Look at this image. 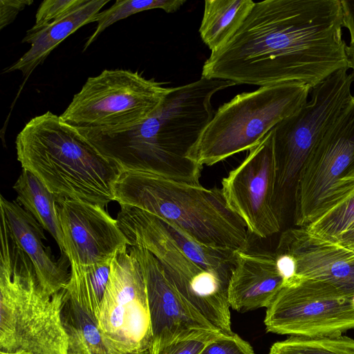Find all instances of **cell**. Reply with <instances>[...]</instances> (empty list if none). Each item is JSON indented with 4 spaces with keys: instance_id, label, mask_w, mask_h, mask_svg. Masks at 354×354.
<instances>
[{
    "instance_id": "6da1fadb",
    "label": "cell",
    "mask_w": 354,
    "mask_h": 354,
    "mask_svg": "<svg viewBox=\"0 0 354 354\" xmlns=\"http://www.w3.org/2000/svg\"><path fill=\"white\" fill-rule=\"evenodd\" d=\"M340 0L257 2L228 43L211 53L202 77L267 86L311 88L348 68Z\"/></svg>"
},
{
    "instance_id": "7a4b0ae2",
    "label": "cell",
    "mask_w": 354,
    "mask_h": 354,
    "mask_svg": "<svg viewBox=\"0 0 354 354\" xmlns=\"http://www.w3.org/2000/svg\"><path fill=\"white\" fill-rule=\"evenodd\" d=\"M234 85L201 76L171 88L159 108L129 131L110 135L80 132L122 171L149 173L199 185L203 167L188 154L214 114L213 95Z\"/></svg>"
},
{
    "instance_id": "3957f363",
    "label": "cell",
    "mask_w": 354,
    "mask_h": 354,
    "mask_svg": "<svg viewBox=\"0 0 354 354\" xmlns=\"http://www.w3.org/2000/svg\"><path fill=\"white\" fill-rule=\"evenodd\" d=\"M17 159L57 196L104 208L115 201L120 169L52 112L29 120L16 138Z\"/></svg>"
},
{
    "instance_id": "277c9868",
    "label": "cell",
    "mask_w": 354,
    "mask_h": 354,
    "mask_svg": "<svg viewBox=\"0 0 354 354\" xmlns=\"http://www.w3.org/2000/svg\"><path fill=\"white\" fill-rule=\"evenodd\" d=\"M115 201L155 216L205 245L247 251L249 231L227 205L221 188L122 171L113 185Z\"/></svg>"
},
{
    "instance_id": "5b68a950",
    "label": "cell",
    "mask_w": 354,
    "mask_h": 354,
    "mask_svg": "<svg viewBox=\"0 0 354 354\" xmlns=\"http://www.w3.org/2000/svg\"><path fill=\"white\" fill-rule=\"evenodd\" d=\"M64 295V288L45 294L24 250L11 234L1 236L0 352L68 354Z\"/></svg>"
},
{
    "instance_id": "8992f818",
    "label": "cell",
    "mask_w": 354,
    "mask_h": 354,
    "mask_svg": "<svg viewBox=\"0 0 354 354\" xmlns=\"http://www.w3.org/2000/svg\"><path fill=\"white\" fill-rule=\"evenodd\" d=\"M311 87L299 83L261 86L236 95L221 105L188 157L212 166L256 147L281 120L308 101Z\"/></svg>"
},
{
    "instance_id": "52a82bcc",
    "label": "cell",
    "mask_w": 354,
    "mask_h": 354,
    "mask_svg": "<svg viewBox=\"0 0 354 354\" xmlns=\"http://www.w3.org/2000/svg\"><path fill=\"white\" fill-rule=\"evenodd\" d=\"M118 225L131 246L149 250L159 261L182 296L210 324L232 334L229 282L202 268L186 256L155 216L127 205H120Z\"/></svg>"
},
{
    "instance_id": "ba28073f",
    "label": "cell",
    "mask_w": 354,
    "mask_h": 354,
    "mask_svg": "<svg viewBox=\"0 0 354 354\" xmlns=\"http://www.w3.org/2000/svg\"><path fill=\"white\" fill-rule=\"evenodd\" d=\"M170 89L138 71L106 69L87 79L60 117L80 131L122 133L148 119Z\"/></svg>"
},
{
    "instance_id": "9c48e42d",
    "label": "cell",
    "mask_w": 354,
    "mask_h": 354,
    "mask_svg": "<svg viewBox=\"0 0 354 354\" xmlns=\"http://www.w3.org/2000/svg\"><path fill=\"white\" fill-rule=\"evenodd\" d=\"M339 69L312 89V97L298 111L273 129L277 166L275 207L282 219L300 172L324 132L350 103L353 73Z\"/></svg>"
},
{
    "instance_id": "30bf717a",
    "label": "cell",
    "mask_w": 354,
    "mask_h": 354,
    "mask_svg": "<svg viewBox=\"0 0 354 354\" xmlns=\"http://www.w3.org/2000/svg\"><path fill=\"white\" fill-rule=\"evenodd\" d=\"M128 248L112 259L97 325L109 354H148L152 330L146 283Z\"/></svg>"
},
{
    "instance_id": "8fae6325",
    "label": "cell",
    "mask_w": 354,
    "mask_h": 354,
    "mask_svg": "<svg viewBox=\"0 0 354 354\" xmlns=\"http://www.w3.org/2000/svg\"><path fill=\"white\" fill-rule=\"evenodd\" d=\"M352 299L328 283L297 275L266 308V330L305 337L343 335L354 329Z\"/></svg>"
},
{
    "instance_id": "7c38bea8",
    "label": "cell",
    "mask_w": 354,
    "mask_h": 354,
    "mask_svg": "<svg viewBox=\"0 0 354 354\" xmlns=\"http://www.w3.org/2000/svg\"><path fill=\"white\" fill-rule=\"evenodd\" d=\"M354 174V95L318 140L302 168L294 194V223L306 227L342 178Z\"/></svg>"
},
{
    "instance_id": "4fadbf2b",
    "label": "cell",
    "mask_w": 354,
    "mask_h": 354,
    "mask_svg": "<svg viewBox=\"0 0 354 354\" xmlns=\"http://www.w3.org/2000/svg\"><path fill=\"white\" fill-rule=\"evenodd\" d=\"M277 166L272 129L221 181L230 207L250 234L267 238L279 232L282 220L275 207Z\"/></svg>"
},
{
    "instance_id": "5bb4252c",
    "label": "cell",
    "mask_w": 354,
    "mask_h": 354,
    "mask_svg": "<svg viewBox=\"0 0 354 354\" xmlns=\"http://www.w3.org/2000/svg\"><path fill=\"white\" fill-rule=\"evenodd\" d=\"M128 250L138 261L146 283L152 330L148 354L198 333L221 332L182 296L149 250L131 245Z\"/></svg>"
},
{
    "instance_id": "9a60e30c",
    "label": "cell",
    "mask_w": 354,
    "mask_h": 354,
    "mask_svg": "<svg viewBox=\"0 0 354 354\" xmlns=\"http://www.w3.org/2000/svg\"><path fill=\"white\" fill-rule=\"evenodd\" d=\"M64 253L71 265L90 266L111 259L129 242L118 221L98 205L57 196Z\"/></svg>"
},
{
    "instance_id": "2e32d148",
    "label": "cell",
    "mask_w": 354,
    "mask_h": 354,
    "mask_svg": "<svg viewBox=\"0 0 354 354\" xmlns=\"http://www.w3.org/2000/svg\"><path fill=\"white\" fill-rule=\"evenodd\" d=\"M276 252L295 260L297 275L328 283L344 294L354 295V252L337 243L319 239L304 227L283 231Z\"/></svg>"
},
{
    "instance_id": "e0dca14e",
    "label": "cell",
    "mask_w": 354,
    "mask_h": 354,
    "mask_svg": "<svg viewBox=\"0 0 354 354\" xmlns=\"http://www.w3.org/2000/svg\"><path fill=\"white\" fill-rule=\"evenodd\" d=\"M283 283L275 252L237 251L228 286L230 307L239 313L268 308Z\"/></svg>"
},
{
    "instance_id": "ac0fdd59",
    "label": "cell",
    "mask_w": 354,
    "mask_h": 354,
    "mask_svg": "<svg viewBox=\"0 0 354 354\" xmlns=\"http://www.w3.org/2000/svg\"><path fill=\"white\" fill-rule=\"evenodd\" d=\"M0 212L3 214L13 236L32 262L41 289L48 295L59 292L68 283L70 274L62 261H56L46 239L43 227L17 201L0 196Z\"/></svg>"
},
{
    "instance_id": "d6986e66",
    "label": "cell",
    "mask_w": 354,
    "mask_h": 354,
    "mask_svg": "<svg viewBox=\"0 0 354 354\" xmlns=\"http://www.w3.org/2000/svg\"><path fill=\"white\" fill-rule=\"evenodd\" d=\"M109 2V0H87L63 18L21 41L30 44V49L6 68L4 73L20 71L24 76L28 77L63 40L83 26L95 22L97 14Z\"/></svg>"
},
{
    "instance_id": "ffe728a7",
    "label": "cell",
    "mask_w": 354,
    "mask_h": 354,
    "mask_svg": "<svg viewBox=\"0 0 354 354\" xmlns=\"http://www.w3.org/2000/svg\"><path fill=\"white\" fill-rule=\"evenodd\" d=\"M354 225V174L340 178L324 200L316 217L304 227L313 236L335 243Z\"/></svg>"
},
{
    "instance_id": "44dd1931",
    "label": "cell",
    "mask_w": 354,
    "mask_h": 354,
    "mask_svg": "<svg viewBox=\"0 0 354 354\" xmlns=\"http://www.w3.org/2000/svg\"><path fill=\"white\" fill-rule=\"evenodd\" d=\"M251 0H206L199 33L212 53L225 46L252 10Z\"/></svg>"
},
{
    "instance_id": "7402d4cb",
    "label": "cell",
    "mask_w": 354,
    "mask_h": 354,
    "mask_svg": "<svg viewBox=\"0 0 354 354\" xmlns=\"http://www.w3.org/2000/svg\"><path fill=\"white\" fill-rule=\"evenodd\" d=\"M13 189L17 195L16 201L53 237L64 254L63 233L57 209V196L26 169H23Z\"/></svg>"
},
{
    "instance_id": "603a6c76",
    "label": "cell",
    "mask_w": 354,
    "mask_h": 354,
    "mask_svg": "<svg viewBox=\"0 0 354 354\" xmlns=\"http://www.w3.org/2000/svg\"><path fill=\"white\" fill-rule=\"evenodd\" d=\"M112 259L90 266L71 265L70 278L64 288L66 295L96 323Z\"/></svg>"
},
{
    "instance_id": "cb8c5ba5",
    "label": "cell",
    "mask_w": 354,
    "mask_h": 354,
    "mask_svg": "<svg viewBox=\"0 0 354 354\" xmlns=\"http://www.w3.org/2000/svg\"><path fill=\"white\" fill-rule=\"evenodd\" d=\"M61 316L68 338V354H109L96 322L71 299L65 290Z\"/></svg>"
},
{
    "instance_id": "d4e9b609",
    "label": "cell",
    "mask_w": 354,
    "mask_h": 354,
    "mask_svg": "<svg viewBox=\"0 0 354 354\" xmlns=\"http://www.w3.org/2000/svg\"><path fill=\"white\" fill-rule=\"evenodd\" d=\"M163 223L171 236L186 256L202 268L229 282L237 251L205 245L190 238L179 229Z\"/></svg>"
},
{
    "instance_id": "484cf974",
    "label": "cell",
    "mask_w": 354,
    "mask_h": 354,
    "mask_svg": "<svg viewBox=\"0 0 354 354\" xmlns=\"http://www.w3.org/2000/svg\"><path fill=\"white\" fill-rule=\"evenodd\" d=\"M268 354H354V339L346 335L290 336L274 343Z\"/></svg>"
},
{
    "instance_id": "4316f807",
    "label": "cell",
    "mask_w": 354,
    "mask_h": 354,
    "mask_svg": "<svg viewBox=\"0 0 354 354\" xmlns=\"http://www.w3.org/2000/svg\"><path fill=\"white\" fill-rule=\"evenodd\" d=\"M185 2V0H118L110 8L97 14L96 29L87 39L83 51L86 50L106 28L121 19L151 9L159 8L167 13L174 12Z\"/></svg>"
},
{
    "instance_id": "83f0119b",
    "label": "cell",
    "mask_w": 354,
    "mask_h": 354,
    "mask_svg": "<svg viewBox=\"0 0 354 354\" xmlns=\"http://www.w3.org/2000/svg\"><path fill=\"white\" fill-rule=\"evenodd\" d=\"M87 0H45L41 2L35 15V25L26 32L21 41H25L42 29L59 20Z\"/></svg>"
},
{
    "instance_id": "f1b7e54d",
    "label": "cell",
    "mask_w": 354,
    "mask_h": 354,
    "mask_svg": "<svg viewBox=\"0 0 354 354\" xmlns=\"http://www.w3.org/2000/svg\"><path fill=\"white\" fill-rule=\"evenodd\" d=\"M223 333L204 331L171 343L154 354H199L213 339Z\"/></svg>"
},
{
    "instance_id": "f546056e",
    "label": "cell",
    "mask_w": 354,
    "mask_h": 354,
    "mask_svg": "<svg viewBox=\"0 0 354 354\" xmlns=\"http://www.w3.org/2000/svg\"><path fill=\"white\" fill-rule=\"evenodd\" d=\"M199 354H254V352L248 342L233 333L215 338Z\"/></svg>"
},
{
    "instance_id": "4dcf8cb0",
    "label": "cell",
    "mask_w": 354,
    "mask_h": 354,
    "mask_svg": "<svg viewBox=\"0 0 354 354\" xmlns=\"http://www.w3.org/2000/svg\"><path fill=\"white\" fill-rule=\"evenodd\" d=\"M32 3V0H1L0 29L11 24L20 11Z\"/></svg>"
},
{
    "instance_id": "1f68e13d",
    "label": "cell",
    "mask_w": 354,
    "mask_h": 354,
    "mask_svg": "<svg viewBox=\"0 0 354 354\" xmlns=\"http://www.w3.org/2000/svg\"><path fill=\"white\" fill-rule=\"evenodd\" d=\"M275 254L277 266L283 279V284L295 279L297 275V265L295 259L287 253L275 252Z\"/></svg>"
},
{
    "instance_id": "d6a6232c",
    "label": "cell",
    "mask_w": 354,
    "mask_h": 354,
    "mask_svg": "<svg viewBox=\"0 0 354 354\" xmlns=\"http://www.w3.org/2000/svg\"><path fill=\"white\" fill-rule=\"evenodd\" d=\"M342 11L343 27L351 35V42H354V1L340 0Z\"/></svg>"
},
{
    "instance_id": "836d02e7",
    "label": "cell",
    "mask_w": 354,
    "mask_h": 354,
    "mask_svg": "<svg viewBox=\"0 0 354 354\" xmlns=\"http://www.w3.org/2000/svg\"><path fill=\"white\" fill-rule=\"evenodd\" d=\"M335 243L343 246L354 243V225L348 230L342 234Z\"/></svg>"
},
{
    "instance_id": "e575fe53",
    "label": "cell",
    "mask_w": 354,
    "mask_h": 354,
    "mask_svg": "<svg viewBox=\"0 0 354 354\" xmlns=\"http://www.w3.org/2000/svg\"><path fill=\"white\" fill-rule=\"evenodd\" d=\"M346 55L347 66L348 68H352L354 75V42H351L349 46H346Z\"/></svg>"
},
{
    "instance_id": "d590c367",
    "label": "cell",
    "mask_w": 354,
    "mask_h": 354,
    "mask_svg": "<svg viewBox=\"0 0 354 354\" xmlns=\"http://www.w3.org/2000/svg\"><path fill=\"white\" fill-rule=\"evenodd\" d=\"M0 354H31L28 352L21 351V352H17V353H4V352H0Z\"/></svg>"
}]
</instances>
